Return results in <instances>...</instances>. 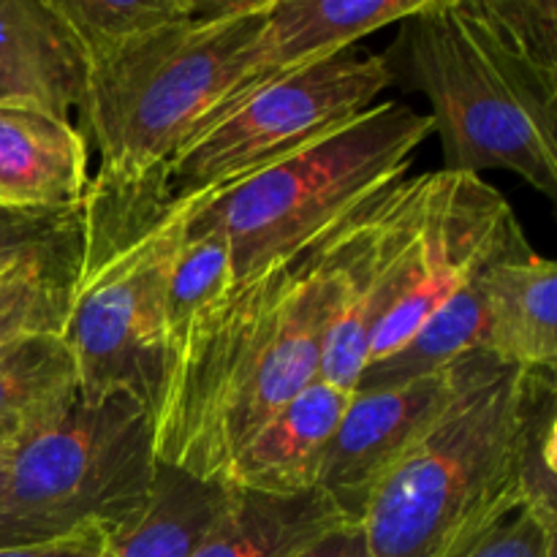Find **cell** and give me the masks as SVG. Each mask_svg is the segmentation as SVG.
Returning a JSON list of instances; mask_svg holds the SVG:
<instances>
[{
	"label": "cell",
	"instance_id": "cell-1",
	"mask_svg": "<svg viewBox=\"0 0 557 557\" xmlns=\"http://www.w3.org/2000/svg\"><path fill=\"white\" fill-rule=\"evenodd\" d=\"M315 243L237 281L194 321L156 406L161 466L223 482L243 446L319 379L326 288Z\"/></svg>",
	"mask_w": 557,
	"mask_h": 557
},
{
	"label": "cell",
	"instance_id": "cell-2",
	"mask_svg": "<svg viewBox=\"0 0 557 557\" xmlns=\"http://www.w3.org/2000/svg\"><path fill=\"white\" fill-rule=\"evenodd\" d=\"M384 52L392 85L422 92L444 169H506L557 199V82L498 36L479 0H428Z\"/></svg>",
	"mask_w": 557,
	"mask_h": 557
},
{
	"label": "cell",
	"instance_id": "cell-3",
	"mask_svg": "<svg viewBox=\"0 0 557 557\" xmlns=\"http://www.w3.org/2000/svg\"><path fill=\"white\" fill-rule=\"evenodd\" d=\"M85 245L63 341L79 370L82 400L139 397L156 419L166 379L163 294L190 199H169L166 177L141 185L90 180Z\"/></svg>",
	"mask_w": 557,
	"mask_h": 557
},
{
	"label": "cell",
	"instance_id": "cell-4",
	"mask_svg": "<svg viewBox=\"0 0 557 557\" xmlns=\"http://www.w3.org/2000/svg\"><path fill=\"white\" fill-rule=\"evenodd\" d=\"M433 134L430 114L373 103L277 161L190 199L185 232L223 239L237 281L302 253L406 177Z\"/></svg>",
	"mask_w": 557,
	"mask_h": 557
},
{
	"label": "cell",
	"instance_id": "cell-5",
	"mask_svg": "<svg viewBox=\"0 0 557 557\" xmlns=\"http://www.w3.org/2000/svg\"><path fill=\"white\" fill-rule=\"evenodd\" d=\"M267 5L199 0L188 20L90 63L79 128L101 152L96 183L141 185L163 174L201 114L237 82Z\"/></svg>",
	"mask_w": 557,
	"mask_h": 557
},
{
	"label": "cell",
	"instance_id": "cell-6",
	"mask_svg": "<svg viewBox=\"0 0 557 557\" xmlns=\"http://www.w3.org/2000/svg\"><path fill=\"white\" fill-rule=\"evenodd\" d=\"M517 379L482 351L460 400L375 487L359 520L373 557H441L522 504Z\"/></svg>",
	"mask_w": 557,
	"mask_h": 557
},
{
	"label": "cell",
	"instance_id": "cell-7",
	"mask_svg": "<svg viewBox=\"0 0 557 557\" xmlns=\"http://www.w3.org/2000/svg\"><path fill=\"white\" fill-rule=\"evenodd\" d=\"M156 419L128 392L82 400L5 455L0 549L98 539L134 528L156 490Z\"/></svg>",
	"mask_w": 557,
	"mask_h": 557
},
{
	"label": "cell",
	"instance_id": "cell-8",
	"mask_svg": "<svg viewBox=\"0 0 557 557\" xmlns=\"http://www.w3.org/2000/svg\"><path fill=\"white\" fill-rule=\"evenodd\" d=\"M373 223L379 319L368 364L395 354L522 232L498 188L446 169L389 185L375 199Z\"/></svg>",
	"mask_w": 557,
	"mask_h": 557
},
{
	"label": "cell",
	"instance_id": "cell-9",
	"mask_svg": "<svg viewBox=\"0 0 557 557\" xmlns=\"http://www.w3.org/2000/svg\"><path fill=\"white\" fill-rule=\"evenodd\" d=\"M392 87L384 58L343 49L275 76L185 136L163 169L169 199L212 194L370 109Z\"/></svg>",
	"mask_w": 557,
	"mask_h": 557
},
{
	"label": "cell",
	"instance_id": "cell-10",
	"mask_svg": "<svg viewBox=\"0 0 557 557\" xmlns=\"http://www.w3.org/2000/svg\"><path fill=\"white\" fill-rule=\"evenodd\" d=\"M479 359L471 351L422 379L351 392L319 484L343 520L359 525L381 479L451 411Z\"/></svg>",
	"mask_w": 557,
	"mask_h": 557
},
{
	"label": "cell",
	"instance_id": "cell-11",
	"mask_svg": "<svg viewBox=\"0 0 557 557\" xmlns=\"http://www.w3.org/2000/svg\"><path fill=\"white\" fill-rule=\"evenodd\" d=\"M428 0H270L259 36L245 49L237 82L190 128L232 109L275 76L351 49L370 33L417 14Z\"/></svg>",
	"mask_w": 557,
	"mask_h": 557
},
{
	"label": "cell",
	"instance_id": "cell-12",
	"mask_svg": "<svg viewBox=\"0 0 557 557\" xmlns=\"http://www.w3.org/2000/svg\"><path fill=\"white\" fill-rule=\"evenodd\" d=\"M373 205H364L315 243L326 288V332L319 379L343 392L357 389L368 368L379 319V259Z\"/></svg>",
	"mask_w": 557,
	"mask_h": 557
},
{
	"label": "cell",
	"instance_id": "cell-13",
	"mask_svg": "<svg viewBox=\"0 0 557 557\" xmlns=\"http://www.w3.org/2000/svg\"><path fill=\"white\" fill-rule=\"evenodd\" d=\"M87 136L36 103H0V210H71L90 188Z\"/></svg>",
	"mask_w": 557,
	"mask_h": 557
},
{
	"label": "cell",
	"instance_id": "cell-14",
	"mask_svg": "<svg viewBox=\"0 0 557 557\" xmlns=\"http://www.w3.org/2000/svg\"><path fill=\"white\" fill-rule=\"evenodd\" d=\"M482 351L515 370L557 368V267L517 234L482 275Z\"/></svg>",
	"mask_w": 557,
	"mask_h": 557
},
{
	"label": "cell",
	"instance_id": "cell-15",
	"mask_svg": "<svg viewBox=\"0 0 557 557\" xmlns=\"http://www.w3.org/2000/svg\"><path fill=\"white\" fill-rule=\"evenodd\" d=\"M351 392L315 379L286 403L228 466L223 484L261 495L319 490L326 451L346 413Z\"/></svg>",
	"mask_w": 557,
	"mask_h": 557
},
{
	"label": "cell",
	"instance_id": "cell-16",
	"mask_svg": "<svg viewBox=\"0 0 557 557\" xmlns=\"http://www.w3.org/2000/svg\"><path fill=\"white\" fill-rule=\"evenodd\" d=\"M85 98L87 58L54 0H0V103L69 117Z\"/></svg>",
	"mask_w": 557,
	"mask_h": 557
},
{
	"label": "cell",
	"instance_id": "cell-17",
	"mask_svg": "<svg viewBox=\"0 0 557 557\" xmlns=\"http://www.w3.org/2000/svg\"><path fill=\"white\" fill-rule=\"evenodd\" d=\"M346 522L321 490L261 495L228 487V500L188 557H292Z\"/></svg>",
	"mask_w": 557,
	"mask_h": 557
},
{
	"label": "cell",
	"instance_id": "cell-18",
	"mask_svg": "<svg viewBox=\"0 0 557 557\" xmlns=\"http://www.w3.org/2000/svg\"><path fill=\"white\" fill-rule=\"evenodd\" d=\"M79 370L58 332L16 337L0 348V449L52 428L79 403Z\"/></svg>",
	"mask_w": 557,
	"mask_h": 557
},
{
	"label": "cell",
	"instance_id": "cell-19",
	"mask_svg": "<svg viewBox=\"0 0 557 557\" xmlns=\"http://www.w3.org/2000/svg\"><path fill=\"white\" fill-rule=\"evenodd\" d=\"M228 500V484L205 482L158 462L156 490L134 528L114 536L101 557H188Z\"/></svg>",
	"mask_w": 557,
	"mask_h": 557
},
{
	"label": "cell",
	"instance_id": "cell-20",
	"mask_svg": "<svg viewBox=\"0 0 557 557\" xmlns=\"http://www.w3.org/2000/svg\"><path fill=\"white\" fill-rule=\"evenodd\" d=\"M517 237V234H515ZM511 237V239H515ZM500 253V250H498ZM495 253V256H498ZM493 256V259H495ZM490 259V261H493ZM487 261V264H490ZM484 264V267H487ZM484 267L462 283L395 354L368 364L357 381V389L406 384L457 362L471 351H482L484 343Z\"/></svg>",
	"mask_w": 557,
	"mask_h": 557
},
{
	"label": "cell",
	"instance_id": "cell-21",
	"mask_svg": "<svg viewBox=\"0 0 557 557\" xmlns=\"http://www.w3.org/2000/svg\"><path fill=\"white\" fill-rule=\"evenodd\" d=\"M237 283L232 256L221 237L210 232H185L174 248L163 294V335L166 368L183 348L190 326L205 310L221 302Z\"/></svg>",
	"mask_w": 557,
	"mask_h": 557
},
{
	"label": "cell",
	"instance_id": "cell-22",
	"mask_svg": "<svg viewBox=\"0 0 557 557\" xmlns=\"http://www.w3.org/2000/svg\"><path fill=\"white\" fill-rule=\"evenodd\" d=\"M515 446L522 504L557 520V368L520 370Z\"/></svg>",
	"mask_w": 557,
	"mask_h": 557
},
{
	"label": "cell",
	"instance_id": "cell-23",
	"mask_svg": "<svg viewBox=\"0 0 557 557\" xmlns=\"http://www.w3.org/2000/svg\"><path fill=\"white\" fill-rule=\"evenodd\" d=\"M79 261L82 248H76L0 272V348L16 337L63 332L74 299Z\"/></svg>",
	"mask_w": 557,
	"mask_h": 557
},
{
	"label": "cell",
	"instance_id": "cell-24",
	"mask_svg": "<svg viewBox=\"0 0 557 557\" xmlns=\"http://www.w3.org/2000/svg\"><path fill=\"white\" fill-rule=\"evenodd\" d=\"M54 9L69 22L90 69L131 41L194 16L199 0H54Z\"/></svg>",
	"mask_w": 557,
	"mask_h": 557
},
{
	"label": "cell",
	"instance_id": "cell-25",
	"mask_svg": "<svg viewBox=\"0 0 557 557\" xmlns=\"http://www.w3.org/2000/svg\"><path fill=\"white\" fill-rule=\"evenodd\" d=\"M82 205L71 210H0V272L82 248Z\"/></svg>",
	"mask_w": 557,
	"mask_h": 557
},
{
	"label": "cell",
	"instance_id": "cell-26",
	"mask_svg": "<svg viewBox=\"0 0 557 557\" xmlns=\"http://www.w3.org/2000/svg\"><path fill=\"white\" fill-rule=\"evenodd\" d=\"M557 520L528 504L473 528L441 557H555Z\"/></svg>",
	"mask_w": 557,
	"mask_h": 557
},
{
	"label": "cell",
	"instance_id": "cell-27",
	"mask_svg": "<svg viewBox=\"0 0 557 557\" xmlns=\"http://www.w3.org/2000/svg\"><path fill=\"white\" fill-rule=\"evenodd\" d=\"M498 36L549 82H557L555 0H479Z\"/></svg>",
	"mask_w": 557,
	"mask_h": 557
},
{
	"label": "cell",
	"instance_id": "cell-28",
	"mask_svg": "<svg viewBox=\"0 0 557 557\" xmlns=\"http://www.w3.org/2000/svg\"><path fill=\"white\" fill-rule=\"evenodd\" d=\"M292 557H373L364 531L354 522H341Z\"/></svg>",
	"mask_w": 557,
	"mask_h": 557
},
{
	"label": "cell",
	"instance_id": "cell-29",
	"mask_svg": "<svg viewBox=\"0 0 557 557\" xmlns=\"http://www.w3.org/2000/svg\"><path fill=\"white\" fill-rule=\"evenodd\" d=\"M107 544L98 539H76V542L36 544V547H3L0 557H101Z\"/></svg>",
	"mask_w": 557,
	"mask_h": 557
},
{
	"label": "cell",
	"instance_id": "cell-30",
	"mask_svg": "<svg viewBox=\"0 0 557 557\" xmlns=\"http://www.w3.org/2000/svg\"><path fill=\"white\" fill-rule=\"evenodd\" d=\"M5 455H9V451H5V449H0V487H3V471H5Z\"/></svg>",
	"mask_w": 557,
	"mask_h": 557
}]
</instances>
